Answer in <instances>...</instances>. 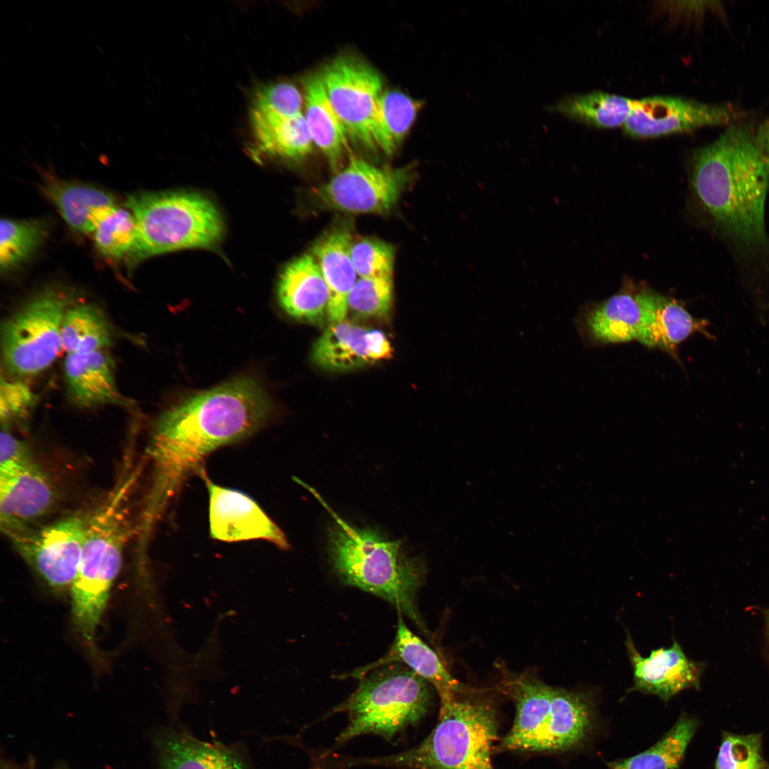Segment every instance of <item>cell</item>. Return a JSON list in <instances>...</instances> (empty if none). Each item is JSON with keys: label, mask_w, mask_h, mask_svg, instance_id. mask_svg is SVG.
I'll return each mask as SVG.
<instances>
[{"label": "cell", "mask_w": 769, "mask_h": 769, "mask_svg": "<svg viewBox=\"0 0 769 769\" xmlns=\"http://www.w3.org/2000/svg\"><path fill=\"white\" fill-rule=\"evenodd\" d=\"M635 297L640 315L637 340L643 345L674 353L695 333L715 339L708 321L694 317L680 302L650 289L639 291Z\"/></svg>", "instance_id": "obj_15"}, {"label": "cell", "mask_w": 769, "mask_h": 769, "mask_svg": "<svg viewBox=\"0 0 769 769\" xmlns=\"http://www.w3.org/2000/svg\"><path fill=\"white\" fill-rule=\"evenodd\" d=\"M762 733L738 735L724 731L714 769H765Z\"/></svg>", "instance_id": "obj_35"}, {"label": "cell", "mask_w": 769, "mask_h": 769, "mask_svg": "<svg viewBox=\"0 0 769 769\" xmlns=\"http://www.w3.org/2000/svg\"><path fill=\"white\" fill-rule=\"evenodd\" d=\"M138 474L125 469L114 489L90 514L75 579L70 587L76 631L90 646L122 562L131 532L129 498Z\"/></svg>", "instance_id": "obj_3"}, {"label": "cell", "mask_w": 769, "mask_h": 769, "mask_svg": "<svg viewBox=\"0 0 769 769\" xmlns=\"http://www.w3.org/2000/svg\"><path fill=\"white\" fill-rule=\"evenodd\" d=\"M625 644L633 670L629 691L657 696L667 702L681 691L699 689L705 666L688 658L676 640L669 648L652 650L648 656L637 650L629 633Z\"/></svg>", "instance_id": "obj_13"}, {"label": "cell", "mask_w": 769, "mask_h": 769, "mask_svg": "<svg viewBox=\"0 0 769 769\" xmlns=\"http://www.w3.org/2000/svg\"><path fill=\"white\" fill-rule=\"evenodd\" d=\"M48 234V223L43 219H1V273L8 274L21 266L43 244Z\"/></svg>", "instance_id": "obj_32"}, {"label": "cell", "mask_w": 769, "mask_h": 769, "mask_svg": "<svg viewBox=\"0 0 769 769\" xmlns=\"http://www.w3.org/2000/svg\"><path fill=\"white\" fill-rule=\"evenodd\" d=\"M764 652L769 664V607L763 610Z\"/></svg>", "instance_id": "obj_41"}, {"label": "cell", "mask_w": 769, "mask_h": 769, "mask_svg": "<svg viewBox=\"0 0 769 769\" xmlns=\"http://www.w3.org/2000/svg\"><path fill=\"white\" fill-rule=\"evenodd\" d=\"M765 769H769V767L768 766V767H767V768H765Z\"/></svg>", "instance_id": "obj_42"}, {"label": "cell", "mask_w": 769, "mask_h": 769, "mask_svg": "<svg viewBox=\"0 0 769 769\" xmlns=\"http://www.w3.org/2000/svg\"><path fill=\"white\" fill-rule=\"evenodd\" d=\"M36 464L23 441L2 428L0 436V473H9Z\"/></svg>", "instance_id": "obj_39"}, {"label": "cell", "mask_w": 769, "mask_h": 769, "mask_svg": "<svg viewBox=\"0 0 769 769\" xmlns=\"http://www.w3.org/2000/svg\"><path fill=\"white\" fill-rule=\"evenodd\" d=\"M278 301L293 318L323 323L328 312V290L313 255L303 254L286 265L278 285Z\"/></svg>", "instance_id": "obj_20"}, {"label": "cell", "mask_w": 769, "mask_h": 769, "mask_svg": "<svg viewBox=\"0 0 769 769\" xmlns=\"http://www.w3.org/2000/svg\"><path fill=\"white\" fill-rule=\"evenodd\" d=\"M209 493L211 537L225 542L264 540L286 549L289 545L281 528L247 494L214 483L205 471L198 472Z\"/></svg>", "instance_id": "obj_12"}, {"label": "cell", "mask_w": 769, "mask_h": 769, "mask_svg": "<svg viewBox=\"0 0 769 769\" xmlns=\"http://www.w3.org/2000/svg\"><path fill=\"white\" fill-rule=\"evenodd\" d=\"M460 694L441 699L439 722L419 745L386 756L355 758V765L494 769L491 748L497 738L495 711L486 701L462 698Z\"/></svg>", "instance_id": "obj_4"}, {"label": "cell", "mask_w": 769, "mask_h": 769, "mask_svg": "<svg viewBox=\"0 0 769 769\" xmlns=\"http://www.w3.org/2000/svg\"><path fill=\"white\" fill-rule=\"evenodd\" d=\"M303 85L304 116L313 142L337 169L347 146V130L329 100L321 73L308 76Z\"/></svg>", "instance_id": "obj_26"}, {"label": "cell", "mask_w": 769, "mask_h": 769, "mask_svg": "<svg viewBox=\"0 0 769 769\" xmlns=\"http://www.w3.org/2000/svg\"><path fill=\"white\" fill-rule=\"evenodd\" d=\"M699 726V720L682 713L672 728L647 750L607 763L608 769H680L686 748Z\"/></svg>", "instance_id": "obj_30"}, {"label": "cell", "mask_w": 769, "mask_h": 769, "mask_svg": "<svg viewBox=\"0 0 769 769\" xmlns=\"http://www.w3.org/2000/svg\"><path fill=\"white\" fill-rule=\"evenodd\" d=\"M398 662L431 683L440 699L464 691L462 686L448 672L437 654L407 628L401 616L395 639L387 653L377 661L355 671L352 676L360 678L375 668Z\"/></svg>", "instance_id": "obj_22"}, {"label": "cell", "mask_w": 769, "mask_h": 769, "mask_svg": "<svg viewBox=\"0 0 769 769\" xmlns=\"http://www.w3.org/2000/svg\"><path fill=\"white\" fill-rule=\"evenodd\" d=\"M110 326L103 312L87 303L70 306L61 325L62 349L67 354L105 350L113 342Z\"/></svg>", "instance_id": "obj_31"}, {"label": "cell", "mask_w": 769, "mask_h": 769, "mask_svg": "<svg viewBox=\"0 0 769 769\" xmlns=\"http://www.w3.org/2000/svg\"><path fill=\"white\" fill-rule=\"evenodd\" d=\"M398 90H384L376 105L371 122V137L375 147L392 154L409 132L422 107Z\"/></svg>", "instance_id": "obj_28"}, {"label": "cell", "mask_w": 769, "mask_h": 769, "mask_svg": "<svg viewBox=\"0 0 769 769\" xmlns=\"http://www.w3.org/2000/svg\"><path fill=\"white\" fill-rule=\"evenodd\" d=\"M125 204L137 224L135 263L182 249L211 247L221 239V216L201 195L142 192L129 194Z\"/></svg>", "instance_id": "obj_6"}, {"label": "cell", "mask_w": 769, "mask_h": 769, "mask_svg": "<svg viewBox=\"0 0 769 769\" xmlns=\"http://www.w3.org/2000/svg\"><path fill=\"white\" fill-rule=\"evenodd\" d=\"M63 372L69 397L80 407L132 404L118 390L113 361L105 350L67 354Z\"/></svg>", "instance_id": "obj_21"}, {"label": "cell", "mask_w": 769, "mask_h": 769, "mask_svg": "<svg viewBox=\"0 0 769 769\" xmlns=\"http://www.w3.org/2000/svg\"><path fill=\"white\" fill-rule=\"evenodd\" d=\"M748 115L730 103H706L671 96L634 100L623 130L632 137H656L704 127L728 126Z\"/></svg>", "instance_id": "obj_11"}, {"label": "cell", "mask_w": 769, "mask_h": 769, "mask_svg": "<svg viewBox=\"0 0 769 769\" xmlns=\"http://www.w3.org/2000/svg\"><path fill=\"white\" fill-rule=\"evenodd\" d=\"M158 769H250L239 746L198 739L181 724L156 740Z\"/></svg>", "instance_id": "obj_18"}, {"label": "cell", "mask_w": 769, "mask_h": 769, "mask_svg": "<svg viewBox=\"0 0 769 769\" xmlns=\"http://www.w3.org/2000/svg\"><path fill=\"white\" fill-rule=\"evenodd\" d=\"M633 100L616 94L591 92L564 97L548 110L585 125L611 128L624 126Z\"/></svg>", "instance_id": "obj_29"}, {"label": "cell", "mask_w": 769, "mask_h": 769, "mask_svg": "<svg viewBox=\"0 0 769 769\" xmlns=\"http://www.w3.org/2000/svg\"><path fill=\"white\" fill-rule=\"evenodd\" d=\"M756 135L760 145L769 155V116L757 125Z\"/></svg>", "instance_id": "obj_40"}, {"label": "cell", "mask_w": 769, "mask_h": 769, "mask_svg": "<svg viewBox=\"0 0 769 769\" xmlns=\"http://www.w3.org/2000/svg\"><path fill=\"white\" fill-rule=\"evenodd\" d=\"M250 120L258 146L269 155L298 159L312 150L313 142L303 113L285 116L253 104Z\"/></svg>", "instance_id": "obj_24"}, {"label": "cell", "mask_w": 769, "mask_h": 769, "mask_svg": "<svg viewBox=\"0 0 769 769\" xmlns=\"http://www.w3.org/2000/svg\"><path fill=\"white\" fill-rule=\"evenodd\" d=\"M412 178L407 167H377L352 158L315 190L325 209L348 214H384L397 205Z\"/></svg>", "instance_id": "obj_8"}, {"label": "cell", "mask_w": 769, "mask_h": 769, "mask_svg": "<svg viewBox=\"0 0 769 769\" xmlns=\"http://www.w3.org/2000/svg\"><path fill=\"white\" fill-rule=\"evenodd\" d=\"M56 490L46 473L35 464L0 473V523L5 535L30 528L56 501Z\"/></svg>", "instance_id": "obj_16"}, {"label": "cell", "mask_w": 769, "mask_h": 769, "mask_svg": "<svg viewBox=\"0 0 769 769\" xmlns=\"http://www.w3.org/2000/svg\"><path fill=\"white\" fill-rule=\"evenodd\" d=\"M508 684L516 711L513 726L503 738L502 746L513 750H528L548 716L553 687L526 676L512 679Z\"/></svg>", "instance_id": "obj_25"}, {"label": "cell", "mask_w": 769, "mask_h": 769, "mask_svg": "<svg viewBox=\"0 0 769 769\" xmlns=\"http://www.w3.org/2000/svg\"><path fill=\"white\" fill-rule=\"evenodd\" d=\"M351 258L360 278L392 276L394 250L384 241L373 238L353 241Z\"/></svg>", "instance_id": "obj_36"}, {"label": "cell", "mask_w": 769, "mask_h": 769, "mask_svg": "<svg viewBox=\"0 0 769 769\" xmlns=\"http://www.w3.org/2000/svg\"><path fill=\"white\" fill-rule=\"evenodd\" d=\"M90 515L77 513L38 529L6 534L21 558L51 587H71Z\"/></svg>", "instance_id": "obj_9"}, {"label": "cell", "mask_w": 769, "mask_h": 769, "mask_svg": "<svg viewBox=\"0 0 769 769\" xmlns=\"http://www.w3.org/2000/svg\"><path fill=\"white\" fill-rule=\"evenodd\" d=\"M392 352L382 331L343 320L326 328L314 343L311 355L323 370L348 371L389 359Z\"/></svg>", "instance_id": "obj_14"}, {"label": "cell", "mask_w": 769, "mask_h": 769, "mask_svg": "<svg viewBox=\"0 0 769 769\" xmlns=\"http://www.w3.org/2000/svg\"><path fill=\"white\" fill-rule=\"evenodd\" d=\"M320 73L329 100L348 137L374 148L371 122L383 92L379 73L359 58L347 56L335 58Z\"/></svg>", "instance_id": "obj_10"}, {"label": "cell", "mask_w": 769, "mask_h": 769, "mask_svg": "<svg viewBox=\"0 0 769 769\" xmlns=\"http://www.w3.org/2000/svg\"><path fill=\"white\" fill-rule=\"evenodd\" d=\"M748 117L727 126L691 158L690 184L696 207L710 229L744 257L769 254L765 206L769 155Z\"/></svg>", "instance_id": "obj_1"}, {"label": "cell", "mask_w": 769, "mask_h": 769, "mask_svg": "<svg viewBox=\"0 0 769 769\" xmlns=\"http://www.w3.org/2000/svg\"><path fill=\"white\" fill-rule=\"evenodd\" d=\"M392 276L357 279L347 299V310L363 318H386L392 305Z\"/></svg>", "instance_id": "obj_34"}, {"label": "cell", "mask_w": 769, "mask_h": 769, "mask_svg": "<svg viewBox=\"0 0 769 769\" xmlns=\"http://www.w3.org/2000/svg\"><path fill=\"white\" fill-rule=\"evenodd\" d=\"M595 705L585 692L553 688L548 716L530 751H565L581 746L594 730Z\"/></svg>", "instance_id": "obj_17"}, {"label": "cell", "mask_w": 769, "mask_h": 769, "mask_svg": "<svg viewBox=\"0 0 769 769\" xmlns=\"http://www.w3.org/2000/svg\"><path fill=\"white\" fill-rule=\"evenodd\" d=\"M41 190L68 226L83 234H93L117 206L112 194L91 185L48 178Z\"/></svg>", "instance_id": "obj_23"}, {"label": "cell", "mask_w": 769, "mask_h": 769, "mask_svg": "<svg viewBox=\"0 0 769 769\" xmlns=\"http://www.w3.org/2000/svg\"><path fill=\"white\" fill-rule=\"evenodd\" d=\"M639 309L635 294L619 292L594 306L585 318L590 338L600 343L637 340Z\"/></svg>", "instance_id": "obj_27"}, {"label": "cell", "mask_w": 769, "mask_h": 769, "mask_svg": "<svg viewBox=\"0 0 769 769\" xmlns=\"http://www.w3.org/2000/svg\"><path fill=\"white\" fill-rule=\"evenodd\" d=\"M305 487L335 520L329 530L328 547L331 565L341 580L385 600L425 630L415 603L424 575L422 563L404 553L401 541L386 540L372 528L351 526L315 489L307 484Z\"/></svg>", "instance_id": "obj_2"}, {"label": "cell", "mask_w": 769, "mask_h": 769, "mask_svg": "<svg viewBox=\"0 0 769 769\" xmlns=\"http://www.w3.org/2000/svg\"><path fill=\"white\" fill-rule=\"evenodd\" d=\"M360 679L355 691L335 709L349 716L337 744L367 733L389 740L427 711L431 696L427 681L403 664L381 666Z\"/></svg>", "instance_id": "obj_5"}, {"label": "cell", "mask_w": 769, "mask_h": 769, "mask_svg": "<svg viewBox=\"0 0 769 769\" xmlns=\"http://www.w3.org/2000/svg\"><path fill=\"white\" fill-rule=\"evenodd\" d=\"M304 100L298 89L289 83L265 86L256 93L253 105L276 114L293 116L302 113Z\"/></svg>", "instance_id": "obj_38"}, {"label": "cell", "mask_w": 769, "mask_h": 769, "mask_svg": "<svg viewBox=\"0 0 769 769\" xmlns=\"http://www.w3.org/2000/svg\"><path fill=\"white\" fill-rule=\"evenodd\" d=\"M97 250L104 257L135 263L139 236L136 219L129 209L117 206L98 224L93 233Z\"/></svg>", "instance_id": "obj_33"}, {"label": "cell", "mask_w": 769, "mask_h": 769, "mask_svg": "<svg viewBox=\"0 0 769 769\" xmlns=\"http://www.w3.org/2000/svg\"><path fill=\"white\" fill-rule=\"evenodd\" d=\"M37 401V394L26 384L1 376L0 419L2 428L26 418L33 410Z\"/></svg>", "instance_id": "obj_37"}, {"label": "cell", "mask_w": 769, "mask_h": 769, "mask_svg": "<svg viewBox=\"0 0 769 769\" xmlns=\"http://www.w3.org/2000/svg\"><path fill=\"white\" fill-rule=\"evenodd\" d=\"M353 242L348 226L338 225L323 234L313 245L316 260L326 283L329 298L327 318L333 323L345 320L349 294L357 281L351 258Z\"/></svg>", "instance_id": "obj_19"}, {"label": "cell", "mask_w": 769, "mask_h": 769, "mask_svg": "<svg viewBox=\"0 0 769 769\" xmlns=\"http://www.w3.org/2000/svg\"><path fill=\"white\" fill-rule=\"evenodd\" d=\"M68 300L56 290L38 293L6 320L1 350L6 372L16 377L39 374L62 349L61 325Z\"/></svg>", "instance_id": "obj_7"}]
</instances>
